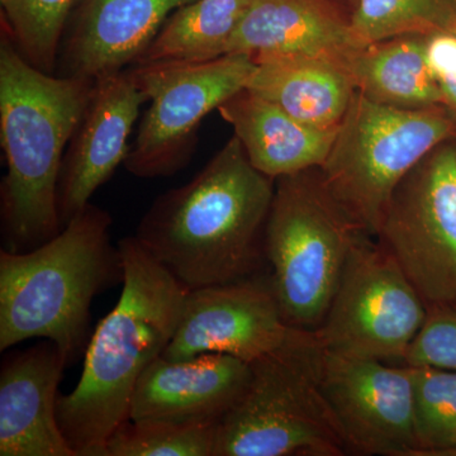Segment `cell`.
<instances>
[{
  "label": "cell",
  "mask_w": 456,
  "mask_h": 456,
  "mask_svg": "<svg viewBox=\"0 0 456 456\" xmlns=\"http://www.w3.org/2000/svg\"><path fill=\"white\" fill-rule=\"evenodd\" d=\"M274 191L233 134L191 182L156 198L134 237L189 290L263 274Z\"/></svg>",
  "instance_id": "1"
},
{
  "label": "cell",
  "mask_w": 456,
  "mask_h": 456,
  "mask_svg": "<svg viewBox=\"0 0 456 456\" xmlns=\"http://www.w3.org/2000/svg\"><path fill=\"white\" fill-rule=\"evenodd\" d=\"M118 248L121 297L90 338L79 383L57 401V421L77 456L104 455L110 435L128 419L141 375L175 334L189 292L136 237Z\"/></svg>",
  "instance_id": "2"
},
{
  "label": "cell",
  "mask_w": 456,
  "mask_h": 456,
  "mask_svg": "<svg viewBox=\"0 0 456 456\" xmlns=\"http://www.w3.org/2000/svg\"><path fill=\"white\" fill-rule=\"evenodd\" d=\"M95 82L47 74L0 35V139L7 174L0 187L4 250L26 253L62 230L57 183L69 142Z\"/></svg>",
  "instance_id": "3"
},
{
  "label": "cell",
  "mask_w": 456,
  "mask_h": 456,
  "mask_svg": "<svg viewBox=\"0 0 456 456\" xmlns=\"http://www.w3.org/2000/svg\"><path fill=\"white\" fill-rule=\"evenodd\" d=\"M110 212L89 203L50 241L26 251L0 250V351L20 342H55L69 362L89 344L90 305L123 281Z\"/></svg>",
  "instance_id": "4"
},
{
  "label": "cell",
  "mask_w": 456,
  "mask_h": 456,
  "mask_svg": "<svg viewBox=\"0 0 456 456\" xmlns=\"http://www.w3.org/2000/svg\"><path fill=\"white\" fill-rule=\"evenodd\" d=\"M325 354L314 331L293 327L250 362L245 395L218 422L215 456L350 455L322 389Z\"/></svg>",
  "instance_id": "5"
},
{
  "label": "cell",
  "mask_w": 456,
  "mask_h": 456,
  "mask_svg": "<svg viewBox=\"0 0 456 456\" xmlns=\"http://www.w3.org/2000/svg\"><path fill=\"white\" fill-rule=\"evenodd\" d=\"M364 235L327 191L318 167L275 179L265 255L288 325L318 329L347 257Z\"/></svg>",
  "instance_id": "6"
},
{
  "label": "cell",
  "mask_w": 456,
  "mask_h": 456,
  "mask_svg": "<svg viewBox=\"0 0 456 456\" xmlns=\"http://www.w3.org/2000/svg\"><path fill=\"white\" fill-rule=\"evenodd\" d=\"M452 139L456 118L444 106L398 110L355 92L318 170L351 221L374 237L402 179L432 149Z\"/></svg>",
  "instance_id": "7"
},
{
  "label": "cell",
  "mask_w": 456,
  "mask_h": 456,
  "mask_svg": "<svg viewBox=\"0 0 456 456\" xmlns=\"http://www.w3.org/2000/svg\"><path fill=\"white\" fill-rule=\"evenodd\" d=\"M255 69L254 57L246 53L202 62L130 66L127 70L150 107L123 164L126 170L137 178L155 179L184 169L196 151L200 123L248 88Z\"/></svg>",
  "instance_id": "8"
},
{
  "label": "cell",
  "mask_w": 456,
  "mask_h": 456,
  "mask_svg": "<svg viewBox=\"0 0 456 456\" xmlns=\"http://www.w3.org/2000/svg\"><path fill=\"white\" fill-rule=\"evenodd\" d=\"M426 308H456V139L402 179L375 232Z\"/></svg>",
  "instance_id": "9"
},
{
  "label": "cell",
  "mask_w": 456,
  "mask_h": 456,
  "mask_svg": "<svg viewBox=\"0 0 456 456\" xmlns=\"http://www.w3.org/2000/svg\"><path fill=\"white\" fill-rule=\"evenodd\" d=\"M428 312L391 255L364 235L351 250L314 334L327 353L403 365Z\"/></svg>",
  "instance_id": "10"
},
{
  "label": "cell",
  "mask_w": 456,
  "mask_h": 456,
  "mask_svg": "<svg viewBox=\"0 0 456 456\" xmlns=\"http://www.w3.org/2000/svg\"><path fill=\"white\" fill-rule=\"evenodd\" d=\"M322 389L351 455L424 456L412 368L326 351Z\"/></svg>",
  "instance_id": "11"
},
{
  "label": "cell",
  "mask_w": 456,
  "mask_h": 456,
  "mask_svg": "<svg viewBox=\"0 0 456 456\" xmlns=\"http://www.w3.org/2000/svg\"><path fill=\"white\" fill-rule=\"evenodd\" d=\"M292 329L266 272L189 290L175 334L161 356L182 360L227 354L250 364L277 349Z\"/></svg>",
  "instance_id": "12"
},
{
  "label": "cell",
  "mask_w": 456,
  "mask_h": 456,
  "mask_svg": "<svg viewBox=\"0 0 456 456\" xmlns=\"http://www.w3.org/2000/svg\"><path fill=\"white\" fill-rule=\"evenodd\" d=\"M146 102L149 98L127 69L95 82L66 149L57 183L62 227L88 206L93 194L125 164L131 150L128 137Z\"/></svg>",
  "instance_id": "13"
},
{
  "label": "cell",
  "mask_w": 456,
  "mask_h": 456,
  "mask_svg": "<svg viewBox=\"0 0 456 456\" xmlns=\"http://www.w3.org/2000/svg\"><path fill=\"white\" fill-rule=\"evenodd\" d=\"M193 0H83L69 22L55 74L104 79L136 64L171 12Z\"/></svg>",
  "instance_id": "14"
},
{
  "label": "cell",
  "mask_w": 456,
  "mask_h": 456,
  "mask_svg": "<svg viewBox=\"0 0 456 456\" xmlns=\"http://www.w3.org/2000/svg\"><path fill=\"white\" fill-rule=\"evenodd\" d=\"M69 364L51 340L3 358L0 456H77L57 421L59 384Z\"/></svg>",
  "instance_id": "15"
},
{
  "label": "cell",
  "mask_w": 456,
  "mask_h": 456,
  "mask_svg": "<svg viewBox=\"0 0 456 456\" xmlns=\"http://www.w3.org/2000/svg\"><path fill=\"white\" fill-rule=\"evenodd\" d=\"M251 380V367L227 354L182 360L159 356L132 395V421L220 422Z\"/></svg>",
  "instance_id": "16"
},
{
  "label": "cell",
  "mask_w": 456,
  "mask_h": 456,
  "mask_svg": "<svg viewBox=\"0 0 456 456\" xmlns=\"http://www.w3.org/2000/svg\"><path fill=\"white\" fill-rule=\"evenodd\" d=\"M341 0H250L228 53L345 59L358 49Z\"/></svg>",
  "instance_id": "17"
},
{
  "label": "cell",
  "mask_w": 456,
  "mask_h": 456,
  "mask_svg": "<svg viewBox=\"0 0 456 456\" xmlns=\"http://www.w3.org/2000/svg\"><path fill=\"white\" fill-rule=\"evenodd\" d=\"M217 110L232 126L250 163L273 179L320 167L338 130L305 125L248 88Z\"/></svg>",
  "instance_id": "18"
},
{
  "label": "cell",
  "mask_w": 456,
  "mask_h": 456,
  "mask_svg": "<svg viewBox=\"0 0 456 456\" xmlns=\"http://www.w3.org/2000/svg\"><path fill=\"white\" fill-rule=\"evenodd\" d=\"M248 89L305 125L338 128L355 95L340 60L329 56L260 55Z\"/></svg>",
  "instance_id": "19"
},
{
  "label": "cell",
  "mask_w": 456,
  "mask_h": 456,
  "mask_svg": "<svg viewBox=\"0 0 456 456\" xmlns=\"http://www.w3.org/2000/svg\"><path fill=\"white\" fill-rule=\"evenodd\" d=\"M356 92L398 110L443 106L428 66L424 36H403L351 51L342 60Z\"/></svg>",
  "instance_id": "20"
},
{
  "label": "cell",
  "mask_w": 456,
  "mask_h": 456,
  "mask_svg": "<svg viewBox=\"0 0 456 456\" xmlns=\"http://www.w3.org/2000/svg\"><path fill=\"white\" fill-rule=\"evenodd\" d=\"M250 0H193L174 11L136 64L202 62L226 55ZM134 64V65H136Z\"/></svg>",
  "instance_id": "21"
},
{
  "label": "cell",
  "mask_w": 456,
  "mask_h": 456,
  "mask_svg": "<svg viewBox=\"0 0 456 456\" xmlns=\"http://www.w3.org/2000/svg\"><path fill=\"white\" fill-rule=\"evenodd\" d=\"M350 26L359 47L403 36L456 31V0H355Z\"/></svg>",
  "instance_id": "22"
},
{
  "label": "cell",
  "mask_w": 456,
  "mask_h": 456,
  "mask_svg": "<svg viewBox=\"0 0 456 456\" xmlns=\"http://www.w3.org/2000/svg\"><path fill=\"white\" fill-rule=\"evenodd\" d=\"M83 0H3L2 28L38 70L55 74L69 22Z\"/></svg>",
  "instance_id": "23"
},
{
  "label": "cell",
  "mask_w": 456,
  "mask_h": 456,
  "mask_svg": "<svg viewBox=\"0 0 456 456\" xmlns=\"http://www.w3.org/2000/svg\"><path fill=\"white\" fill-rule=\"evenodd\" d=\"M218 422L132 421L110 435L103 456H215Z\"/></svg>",
  "instance_id": "24"
},
{
  "label": "cell",
  "mask_w": 456,
  "mask_h": 456,
  "mask_svg": "<svg viewBox=\"0 0 456 456\" xmlns=\"http://www.w3.org/2000/svg\"><path fill=\"white\" fill-rule=\"evenodd\" d=\"M411 368L416 434L422 455H456V371Z\"/></svg>",
  "instance_id": "25"
},
{
  "label": "cell",
  "mask_w": 456,
  "mask_h": 456,
  "mask_svg": "<svg viewBox=\"0 0 456 456\" xmlns=\"http://www.w3.org/2000/svg\"><path fill=\"white\" fill-rule=\"evenodd\" d=\"M403 365L456 371V308H432L411 344Z\"/></svg>",
  "instance_id": "26"
},
{
  "label": "cell",
  "mask_w": 456,
  "mask_h": 456,
  "mask_svg": "<svg viewBox=\"0 0 456 456\" xmlns=\"http://www.w3.org/2000/svg\"><path fill=\"white\" fill-rule=\"evenodd\" d=\"M426 56L443 106L456 118V31L428 36Z\"/></svg>",
  "instance_id": "27"
},
{
  "label": "cell",
  "mask_w": 456,
  "mask_h": 456,
  "mask_svg": "<svg viewBox=\"0 0 456 456\" xmlns=\"http://www.w3.org/2000/svg\"><path fill=\"white\" fill-rule=\"evenodd\" d=\"M342 2L346 3V4L349 5V8H351V5L354 4V2H355V0H342Z\"/></svg>",
  "instance_id": "28"
},
{
  "label": "cell",
  "mask_w": 456,
  "mask_h": 456,
  "mask_svg": "<svg viewBox=\"0 0 456 456\" xmlns=\"http://www.w3.org/2000/svg\"><path fill=\"white\" fill-rule=\"evenodd\" d=\"M2 2H3V0H2Z\"/></svg>",
  "instance_id": "29"
}]
</instances>
